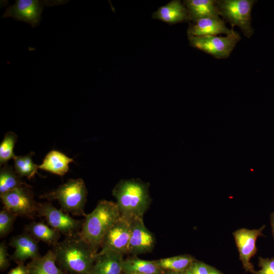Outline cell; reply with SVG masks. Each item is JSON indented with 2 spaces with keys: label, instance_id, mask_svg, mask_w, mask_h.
Listing matches in <instances>:
<instances>
[{
  "label": "cell",
  "instance_id": "cell-12",
  "mask_svg": "<svg viewBox=\"0 0 274 274\" xmlns=\"http://www.w3.org/2000/svg\"><path fill=\"white\" fill-rule=\"evenodd\" d=\"M130 227L128 253L135 256L151 252L155 245V238L145 225L143 217L130 220Z\"/></svg>",
  "mask_w": 274,
  "mask_h": 274
},
{
  "label": "cell",
  "instance_id": "cell-24",
  "mask_svg": "<svg viewBox=\"0 0 274 274\" xmlns=\"http://www.w3.org/2000/svg\"><path fill=\"white\" fill-rule=\"evenodd\" d=\"M33 152H30L25 155L15 156L14 157V168L20 177H26L30 180L38 174L39 165L33 162Z\"/></svg>",
  "mask_w": 274,
  "mask_h": 274
},
{
  "label": "cell",
  "instance_id": "cell-15",
  "mask_svg": "<svg viewBox=\"0 0 274 274\" xmlns=\"http://www.w3.org/2000/svg\"><path fill=\"white\" fill-rule=\"evenodd\" d=\"M123 256L114 251L97 252L89 274H121L124 261Z\"/></svg>",
  "mask_w": 274,
  "mask_h": 274
},
{
  "label": "cell",
  "instance_id": "cell-31",
  "mask_svg": "<svg viewBox=\"0 0 274 274\" xmlns=\"http://www.w3.org/2000/svg\"><path fill=\"white\" fill-rule=\"evenodd\" d=\"M270 220V224H271V227L272 235H273V237L274 239V212L271 214Z\"/></svg>",
  "mask_w": 274,
  "mask_h": 274
},
{
  "label": "cell",
  "instance_id": "cell-10",
  "mask_svg": "<svg viewBox=\"0 0 274 274\" xmlns=\"http://www.w3.org/2000/svg\"><path fill=\"white\" fill-rule=\"evenodd\" d=\"M265 227V226L263 225L258 229L243 228L233 232L243 267L246 271L253 274L255 270L250 259L257 252L256 241L258 237L263 235L262 231Z\"/></svg>",
  "mask_w": 274,
  "mask_h": 274
},
{
  "label": "cell",
  "instance_id": "cell-21",
  "mask_svg": "<svg viewBox=\"0 0 274 274\" xmlns=\"http://www.w3.org/2000/svg\"><path fill=\"white\" fill-rule=\"evenodd\" d=\"M123 272H136L141 274H164V270L160 267L157 260H145L136 257L124 259Z\"/></svg>",
  "mask_w": 274,
  "mask_h": 274
},
{
  "label": "cell",
  "instance_id": "cell-5",
  "mask_svg": "<svg viewBox=\"0 0 274 274\" xmlns=\"http://www.w3.org/2000/svg\"><path fill=\"white\" fill-rule=\"evenodd\" d=\"M254 0H221L216 4L221 15L230 25L238 26L244 35L251 37L254 30L251 25V12Z\"/></svg>",
  "mask_w": 274,
  "mask_h": 274
},
{
  "label": "cell",
  "instance_id": "cell-22",
  "mask_svg": "<svg viewBox=\"0 0 274 274\" xmlns=\"http://www.w3.org/2000/svg\"><path fill=\"white\" fill-rule=\"evenodd\" d=\"M23 182L15 171L14 168L7 164L3 165L0 169V195L18 187L29 186Z\"/></svg>",
  "mask_w": 274,
  "mask_h": 274
},
{
  "label": "cell",
  "instance_id": "cell-8",
  "mask_svg": "<svg viewBox=\"0 0 274 274\" xmlns=\"http://www.w3.org/2000/svg\"><path fill=\"white\" fill-rule=\"evenodd\" d=\"M190 45L218 59L228 58L241 40L239 34L234 30L226 37H196L187 34Z\"/></svg>",
  "mask_w": 274,
  "mask_h": 274
},
{
  "label": "cell",
  "instance_id": "cell-9",
  "mask_svg": "<svg viewBox=\"0 0 274 274\" xmlns=\"http://www.w3.org/2000/svg\"><path fill=\"white\" fill-rule=\"evenodd\" d=\"M37 217L44 218L49 226L65 237L79 233L84 221L73 218L68 213L57 209L50 202L38 203Z\"/></svg>",
  "mask_w": 274,
  "mask_h": 274
},
{
  "label": "cell",
  "instance_id": "cell-35",
  "mask_svg": "<svg viewBox=\"0 0 274 274\" xmlns=\"http://www.w3.org/2000/svg\"><path fill=\"white\" fill-rule=\"evenodd\" d=\"M164 274H174V272H169V273H164Z\"/></svg>",
  "mask_w": 274,
  "mask_h": 274
},
{
  "label": "cell",
  "instance_id": "cell-11",
  "mask_svg": "<svg viewBox=\"0 0 274 274\" xmlns=\"http://www.w3.org/2000/svg\"><path fill=\"white\" fill-rule=\"evenodd\" d=\"M130 235V221L120 216L106 233L98 253L114 251L123 255L128 253Z\"/></svg>",
  "mask_w": 274,
  "mask_h": 274
},
{
  "label": "cell",
  "instance_id": "cell-29",
  "mask_svg": "<svg viewBox=\"0 0 274 274\" xmlns=\"http://www.w3.org/2000/svg\"><path fill=\"white\" fill-rule=\"evenodd\" d=\"M210 267L201 262H194L189 270L193 274H210Z\"/></svg>",
  "mask_w": 274,
  "mask_h": 274
},
{
  "label": "cell",
  "instance_id": "cell-34",
  "mask_svg": "<svg viewBox=\"0 0 274 274\" xmlns=\"http://www.w3.org/2000/svg\"><path fill=\"white\" fill-rule=\"evenodd\" d=\"M121 274H141V273H136V272H126L122 271Z\"/></svg>",
  "mask_w": 274,
  "mask_h": 274
},
{
  "label": "cell",
  "instance_id": "cell-19",
  "mask_svg": "<svg viewBox=\"0 0 274 274\" xmlns=\"http://www.w3.org/2000/svg\"><path fill=\"white\" fill-rule=\"evenodd\" d=\"M26 266L28 274H67L57 265L53 250H49L44 256L31 260Z\"/></svg>",
  "mask_w": 274,
  "mask_h": 274
},
{
  "label": "cell",
  "instance_id": "cell-27",
  "mask_svg": "<svg viewBox=\"0 0 274 274\" xmlns=\"http://www.w3.org/2000/svg\"><path fill=\"white\" fill-rule=\"evenodd\" d=\"M259 266L261 269L255 271L254 274H274V257H259Z\"/></svg>",
  "mask_w": 274,
  "mask_h": 274
},
{
  "label": "cell",
  "instance_id": "cell-7",
  "mask_svg": "<svg viewBox=\"0 0 274 274\" xmlns=\"http://www.w3.org/2000/svg\"><path fill=\"white\" fill-rule=\"evenodd\" d=\"M31 186H24L0 195L4 209L16 216L34 219L37 217L38 202L34 199Z\"/></svg>",
  "mask_w": 274,
  "mask_h": 274
},
{
  "label": "cell",
  "instance_id": "cell-2",
  "mask_svg": "<svg viewBox=\"0 0 274 274\" xmlns=\"http://www.w3.org/2000/svg\"><path fill=\"white\" fill-rule=\"evenodd\" d=\"M121 217H143L151 203L149 185L139 179L122 180L112 190Z\"/></svg>",
  "mask_w": 274,
  "mask_h": 274
},
{
  "label": "cell",
  "instance_id": "cell-13",
  "mask_svg": "<svg viewBox=\"0 0 274 274\" xmlns=\"http://www.w3.org/2000/svg\"><path fill=\"white\" fill-rule=\"evenodd\" d=\"M39 241L27 232L12 237L9 246L14 249L10 260L17 264H24L27 259L33 260L41 257L39 247Z\"/></svg>",
  "mask_w": 274,
  "mask_h": 274
},
{
  "label": "cell",
  "instance_id": "cell-30",
  "mask_svg": "<svg viewBox=\"0 0 274 274\" xmlns=\"http://www.w3.org/2000/svg\"><path fill=\"white\" fill-rule=\"evenodd\" d=\"M7 274H28V268L24 264L18 265L11 269Z\"/></svg>",
  "mask_w": 274,
  "mask_h": 274
},
{
  "label": "cell",
  "instance_id": "cell-18",
  "mask_svg": "<svg viewBox=\"0 0 274 274\" xmlns=\"http://www.w3.org/2000/svg\"><path fill=\"white\" fill-rule=\"evenodd\" d=\"M74 159L64 153L52 150L45 157L39 168L59 176H64L69 170V164Z\"/></svg>",
  "mask_w": 274,
  "mask_h": 274
},
{
  "label": "cell",
  "instance_id": "cell-1",
  "mask_svg": "<svg viewBox=\"0 0 274 274\" xmlns=\"http://www.w3.org/2000/svg\"><path fill=\"white\" fill-rule=\"evenodd\" d=\"M52 250L57 265L69 274H89L97 254L79 233L65 236Z\"/></svg>",
  "mask_w": 274,
  "mask_h": 274
},
{
  "label": "cell",
  "instance_id": "cell-3",
  "mask_svg": "<svg viewBox=\"0 0 274 274\" xmlns=\"http://www.w3.org/2000/svg\"><path fill=\"white\" fill-rule=\"evenodd\" d=\"M120 217L116 202L100 200L95 209L86 215L79 234L97 253L106 233Z\"/></svg>",
  "mask_w": 274,
  "mask_h": 274
},
{
  "label": "cell",
  "instance_id": "cell-20",
  "mask_svg": "<svg viewBox=\"0 0 274 274\" xmlns=\"http://www.w3.org/2000/svg\"><path fill=\"white\" fill-rule=\"evenodd\" d=\"M24 231L39 241L54 247L59 242L61 233L43 222L32 221L26 225Z\"/></svg>",
  "mask_w": 274,
  "mask_h": 274
},
{
  "label": "cell",
  "instance_id": "cell-17",
  "mask_svg": "<svg viewBox=\"0 0 274 274\" xmlns=\"http://www.w3.org/2000/svg\"><path fill=\"white\" fill-rule=\"evenodd\" d=\"M215 0H185L183 3L186 7L189 22L207 17H219V12Z\"/></svg>",
  "mask_w": 274,
  "mask_h": 274
},
{
  "label": "cell",
  "instance_id": "cell-4",
  "mask_svg": "<svg viewBox=\"0 0 274 274\" xmlns=\"http://www.w3.org/2000/svg\"><path fill=\"white\" fill-rule=\"evenodd\" d=\"M88 191L81 178L70 179L56 189L46 193L40 198L49 201L57 200L60 209L75 216H84Z\"/></svg>",
  "mask_w": 274,
  "mask_h": 274
},
{
  "label": "cell",
  "instance_id": "cell-32",
  "mask_svg": "<svg viewBox=\"0 0 274 274\" xmlns=\"http://www.w3.org/2000/svg\"><path fill=\"white\" fill-rule=\"evenodd\" d=\"M210 274H222V273H221L218 270H217L215 268L211 266Z\"/></svg>",
  "mask_w": 274,
  "mask_h": 274
},
{
  "label": "cell",
  "instance_id": "cell-23",
  "mask_svg": "<svg viewBox=\"0 0 274 274\" xmlns=\"http://www.w3.org/2000/svg\"><path fill=\"white\" fill-rule=\"evenodd\" d=\"M157 261L163 270L175 273H182L189 269L194 259L191 256L185 255L162 258Z\"/></svg>",
  "mask_w": 274,
  "mask_h": 274
},
{
  "label": "cell",
  "instance_id": "cell-16",
  "mask_svg": "<svg viewBox=\"0 0 274 274\" xmlns=\"http://www.w3.org/2000/svg\"><path fill=\"white\" fill-rule=\"evenodd\" d=\"M152 18L168 24L189 22L187 10L179 0H173L159 7L152 14Z\"/></svg>",
  "mask_w": 274,
  "mask_h": 274
},
{
  "label": "cell",
  "instance_id": "cell-25",
  "mask_svg": "<svg viewBox=\"0 0 274 274\" xmlns=\"http://www.w3.org/2000/svg\"><path fill=\"white\" fill-rule=\"evenodd\" d=\"M17 134L13 131L6 132L0 144V164L5 165L16 156L14 153L15 144L17 140Z\"/></svg>",
  "mask_w": 274,
  "mask_h": 274
},
{
  "label": "cell",
  "instance_id": "cell-6",
  "mask_svg": "<svg viewBox=\"0 0 274 274\" xmlns=\"http://www.w3.org/2000/svg\"><path fill=\"white\" fill-rule=\"evenodd\" d=\"M68 2L66 0H16L14 5L6 9L2 18L12 17L35 28L40 24L45 7L59 6Z\"/></svg>",
  "mask_w": 274,
  "mask_h": 274
},
{
  "label": "cell",
  "instance_id": "cell-14",
  "mask_svg": "<svg viewBox=\"0 0 274 274\" xmlns=\"http://www.w3.org/2000/svg\"><path fill=\"white\" fill-rule=\"evenodd\" d=\"M233 31V28H227L220 17H211L189 22L187 34L196 37L216 36L221 33L227 36Z\"/></svg>",
  "mask_w": 274,
  "mask_h": 274
},
{
  "label": "cell",
  "instance_id": "cell-28",
  "mask_svg": "<svg viewBox=\"0 0 274 274\" xmlns=\"http://www.w3.org/2000/svg\"><path fill=\"white\" fill-rule=\"evenodd\" d=\"M10 256L8 252V249L5 242L0 244V270L3 271L6 270L10 265Z\"/></svg>",
  "mask_w": 274,
  "mask_h": 274
},
{
  "label": "cell",
  "instance_id": "cell-26",
  "mask_svg": "<svg viewBox=\"0 0 274 274\" xmlns=\"http://www.w3.org/2000/svg\"><path fill=\"white\" fill-rule=\"evenodd\" d=\"M17 216L9 211L4 209L0 212V237L4 238L12 230L14 222Z\"/></svg>",
  "mask_w": 274,
  "mask_h": 274
},
{
  "label": "cell",
  "instance_id": "cell-33",
  "mask_svg": "<svg viewBox=\"0 0 274 274\" xmlns=\"http://www.w3.org/2000/svg\"><path fill=\"white\" fill-rule=\"evenodd\" d=\"M174 274H179V273H175V272H174ZM180 274H193V273H192V272L189 269V270H187L185 272L183 273H180Z\"/></svg>",
  "mask_w": 274,
  "mask_h": 274
}]
</instances>
